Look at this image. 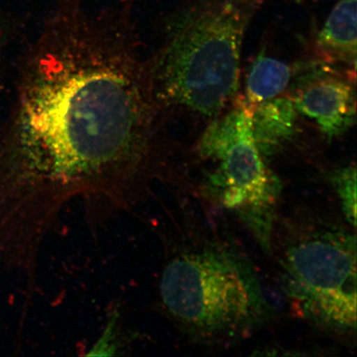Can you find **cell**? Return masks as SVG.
<instances>
[{"label": "cell", "instance_id": "cell-1", "mask_svg": "<svg viewBox=\"0 0 357 357\" xmlns=\"http://www.w3.org/2000/svg\"><path fill=\"white\" fill-rule=\"evenodd\" d=\"M167 116L130 4L92 15L83 0H55L0 144L30 245L74 204L96 226L153 197L169 178Z\"/></svg>", "mask_w": 357, "mask_h": 357}, {"label": "cell", "instance_id": "cell-2", "mask_svg": "<svg viewBox=\"0 0 357 357\" xmlns=\"http://www.w3.org/2000/svg\"><path fill=\"white\" fill-rule=\"evenodd\" d=\"M159 311L190 340L231 342L264 324L271 307L251 261L231 245L159 230Z\"/></svg>", "mask_w": 357, "mask_h": 357}, {"label": "cell", "instance_id": "cell-3", "mask_svg": "<svg viewBox=\"0 0 357 357\" xmlns=\"http://www.w3.org/2000/svg\"><path fill=\"white\" fill-rule=\"evenodd\" d=\"M261 0H214L173 20L150 54L156 93L167 113L214 117L239 87L241 52Z\"/></svg>", "mask_w": 357, "mask_h": 357}, {"label": "cell", "instance_id": "cell-4", "mask_svg": "<svg viewBox=\"0 0 357 357\" xmlns=\"http://www.w3.org/2000/svg\"><path fill=\"white\" fill-rule=\"evenodd\" d=\"M278 241L284 292L301 318L326 331H356V238L336 222H289ZM272 243V242H271Z\"/></svg>", "mask_w": 357, "mask_h": 357}, {"label": "cell", "instance_id": "cell-5", "mask_svg": "<svg viewBox=\"0 0 357 357\" xmlns=\"http://www.w3.org/2000/svg\"><path fill=\"white\" fill-rule=\"evenodd\" d=\"M198 151L218 163L208 178L212 198L238 217L259 245L270 252L282 186L258 149L243 102L214 120L200 138Z\"/></svg>", "mask_w": 357, "mask_h": 357}, {"label": "cell", "instance_id": "cell-6", "mask_svg": "<svg viewBox=\"0 0 357 357\" xmlns=\"http://www.w3.org/2000/svg\"><path fill=\"white\" fill-rule=\"evenodd\" d=\"M298 113L314 120L329 139L342 135L356 118V89L340 77H311L292 99Z\"/></svg>", "mask_w": 357, "mask_h": 357}, {"label": "cell", "instance_id": "cell-7", "mask_svg": "<svg viewBox=\"0 0 357 357\" xmlns=\"http://www.w3.org/2000/svg\"><path fill=\"white\" fill-rule=\"evenodd\" d=\"M247 108L254 140L263 156H270L296 132L298 112L289 98L280 97Z\"/></svg>", "mask_w": 357, "mask_h": 357}, {"label": "cell", "instance_id": "cell-8", "mask_svg": "<svg viewBox=\"0 0 357 357\" xmlns=\"http://www.w3.org/2000/svg\"><path fill=\"white\" fill-rule=\"evenodd\" d=\"M357 0H338L318 36V46L333 59L356 67Z\"/></svg>", "mask_w": 357, "mask_h": 357}, {"label": "cell", "instance_id": "cell-9", "mask_svg": "<svg viewBox=\"0 0 357 357\" xmlns=\"http://www.w3.org/2000/svg\"><path fill=\"white\" fill-rule=\"evenodd\" d=\"M294 73L291 66L261 52L248 74L244 104L252 107L279 96L289 86Z\"/></svg>", "mask_w": 357, "mask_h": 357}, {"label": "cell", "instance_id": "cell-10", "mask_svg": "<svg viewBox=\"0 0 357 357\" xmlns=\"http://www.w3.org/2000/svg\"><path fill=\"white\" fill-rule=\"evenodd\" d=\"M121 309L119 305L112 307L105 329L92 346L87 356H114L128 350V333L124 331Z\"/></svg>", "mask_w": 357, "mask_h": 357}, {"label": "cell", "instance_id": "cell-11", "mask_svg": "<svg viewBox=\"0 0 357 357\" xmlns=\"http://www.w3.org/2000/svg\"><path fill=\"white\" fill-rule=\"evenodd\" d=\"M332 184L337 192L342 212L348 225H356V169L348 166L337 169L331 176Z\"/></svg>", "mask_w": 357, "mask_h": 357}, {"label": "cell", "instance_id": "cell-12", "mask_svg": "<svg viewBox=\"0 0 357 357\" xmlns=\"http://www.w3.org/2000/svg\"><path fill=\"white\" fill-rule=\"evenodd\" d=\"M0 45H1V32H0Z\"/></svg>", "mask_w": 357, "mask_h": 357}]
</instances>
